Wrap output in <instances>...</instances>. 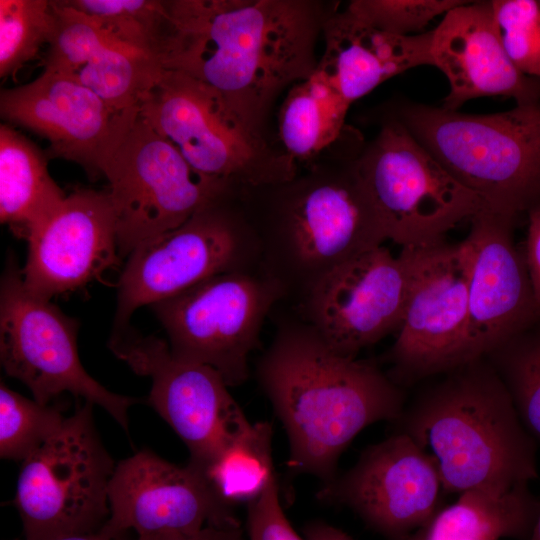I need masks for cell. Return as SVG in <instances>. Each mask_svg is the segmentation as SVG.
Listing matches in <instances>:
<instances>
[{
    "label": "cell",
    "mask_w": 540,
    "mask_h": 540,
    "mask_svg": "<svg viewBox=\"0 0 540 540\" xmlns=\"http://www.w3.org/2000/svg\"><path fill=\"white\" fill-rule=\"evenodd\" d=\"M164 3L162 68L205 84L264 136L277 97L315 71L317 41L336 6L316 0Z\"/></svg>",
    "instance_id": "cell-1"
},
{
    "label": "cell",
    "mask_w": 540,
    "mask_h": 540,
    "mask_svg": "<svg viewBox=\"0 0 540 540\" xmlns=\"http://www.w3.org/2000/svg\"><path fill=\"white\" fill-rule=\"evenodd\" d=\"M256 378L286 431L288 467L324 485L357 434L405 407L404 388L379 365L336 353L300 317L278 322Z\"/></svg>",
    "instance_id": "cell-2"
},
{
    "label": "cell",
    "mask_w": 540,
    "mask_h": 540,
    "mask_svg": "<svg viewBox=\"0 0 540 540\" xmlns=\"http://www.w3.org/2000/svg\"><path fill=\"white\" fill-rule=\"evenodd\" d=\"M290 180L242 188L261 270L298 302L325 276L387 240L357 156L322 157Z\"/></svg>",
    "instance_id": "cell-3"
},
{
    "label": "cell",
    "mask_w": 540,
    "mask_h": 540,
    "mask_svg": "<svg viewBox=\"0 0 540 540\" xmlns=\"http://www.w3.org/2000/svg\"><path fill=\"white\" fill-rule=\"evenodd\" d=\"M430 379L396 422L434 459L444 491L538 477L536 441L485 356Z\"/></svg>",
    "instance_id": "cell-4"
},
{
    "label": "cell",
    "mask_w": 540,
    "mask_h": 540,
    "mask_svg": "<svg viewBox=\"0 0 540 540\" xmlns=\"http://www.w3.org/2000/svg\"><path fill=\"white\" fill-rule=\"evenodd\" d=\"M392 111L486 208L518 219L540 206V98L487 115L413 102Z\"/></svg>",
    "instance_id": "cell-5"
},
{
    "label": "cell",
    "mask_w": 540,
    "mask_h": 540,
    "mask_svg": "<svg viewBox=\"0 0 540 540\" xmlns=\"http://www.w3.org/2000/svg\"><path fill=\"white\" fill-rule=\"evenodd\" d=\"M139 113L194 169L235 188L284 182L299 170L215 91L183 73L163 70L141 101Z\"/></svg>",
    "instance_id": "cell-6"
},
{
    "label": "cell",
    "mask_w": 540,
    "mask_h": 540,
    "mask_svg": "<svg viewBox=\"0 0 540 540\" xmlns=\"http://www.w3.org/2000/svg\"><path fill=\"white\" fill-rule=\"evenodd\" d=\"M259 243L239 197L226 194L177 228L135 248L117 285L111 334L125 332L133 313L213 276L261 269Z\"/></svg>",
    "instance_id": "cell-7"
},
{
    "label": "cell",
    "mask_w": 540,
    "mask_h": 540,
    "mask_svg": "<svg viewBox=\"0 0 540 540\" xmlns=\"http://www.w3.org/2000/svg\"><path fill=\"white\" fill-rule=\"evenodd\" d=\"M116 219L121 258L173 230L234 186L194 169L139 113L131 116L101 164Z\"/></svg>",
    "instance_id": "cell-8"
},
{
    "label": "cell",
    "mask_w": 540,
    "mask_h": 540,
    "mask_svg": "<svg viewBox=\"0 0 540 540\" xmlns=\"http://www.w3.org/2000/svg\"><path fill=\"white\" fill-rule=\"evenodd\" d=\"M85 402L21 462L14 504L25 540H55L100 530L110 515L108 486L115 465Z\"/></svg>",
    "instance_id": "cell-9"
},
{
    "label": "cell",
    "mask_w": 540,
    "mask_h": 540,
    "mask_svg": "<svg viewBox=\"0 0 540 540\" xmlns=\"http://www.w3.org/2000/svg\"><path fill=\"white\" fill-rule=\"evenodd\" d=\"M357 165L387 240L401 248L443 240L450 229L486 208L391 115L359 151Z\"/></svg>",
    "instance_id": "cell-10"
},
{
    "label": "cell",
    "mask_w": 540,
    "mask_h": 540,
    "mask_svg": "<svg viewBox=\"0 0 540 540\" xmlns=\"http://www.w3.org/2000/svg\"><path fill=\"white\" fill-rule=\"evenodd\" d=\"M283 299L281 286L257 269L213 276L150 308L176 358L213 368L232 387L248 380L263 324Z\"/></svg>",
    "instance_id": "cell-11"
},
{
    "label": "cell",
    "mask_w": 540,
    "mask_h": 540,
    "mask_svg": "<svg viewBox=\"0 0 540 540\" xmlns=\"http://www.w3.org/2000/svg\"><path fill=\"white\" fill-rule=\"evenodd\" d=\"M79 323L51 300L27 290L14 254L0 281V361L5 373L24 383L34 400L49 404L64 392L104 408L126 431L128 409L138 399L115 394L80 362Z\"/></svg>",
    "instance_id": "cell-12"
},
{
    "label": "cell",
    "mask_w": 540,
    "mask_h": 540,
    "mask_svg": "<svg viewBox=\"0 0 540 540\" xmlns=\"http://www.w3.org/2000/svg\"><path fill=\"white\" fill-rule=\"evenodd\" d=\"M409 265L402 323L383 357L401 387L471 361L468 340V250L446 239L401 248Z\"/></svg>",
    "instance_id": "cell-13"
},
{
    "label": "cell",
    "mask_w": 540,
    "mask_h": 540,
    "mask_svg": "<svg viewBox=\"0 0 540 540\" xmlns=\"http://www.w3.org/2000/svg\"><path fill=\"white\" fill-rule=\"evenodd\" d=\"M108 346L136 374L151 379L148 404L185 443L191 466L204 474L253 428L228 384L213 368L176 358L166 340L132 327L111 334Z\"/></svg>",
    "instance_id": "cell-14"
},
{
    "label": "cell",
    "mask_w": 540,
    "mask_h": 540,
    "mask_svg": "<svg viewBox=\"0 0 540 540\" xmlns=\"http://www.w3.org/2000/svg\"><path fill=\"white\" fill-rule=\"evenodd\" d=\"M409 265L383 245L340 265L298 302L299 317L336 353H358L397 332L404 316Z\"/></svg>",
    "instance_id": "cell-15"
},
{
    "label": "cell",
    "mask_w": 540,
    "mask_h": 540,
    "mask_svg": "<svg viewBox=\"0 0 540 540\" xmlns=\"http://www.w3.org/2000/svg\"><path fill=\"white\" fill-rule=\"evenodd\" d=\"M442 479L434 459L407 433L367 447L317 496L346 505L388 540H409L437 515Z\"/></svg>",
    "instance_id": "cell-16"
},
{
    "label": "cell",
    "mask_w": 540,
    "mask_h": 540,
    "mask_svg": "<svg viewBox=\"0 0 540 540\" xmlns=\"http://www.w3.org/2000/svg\"><path fill=\"white\" fill-rule=\"evenodd\" d=\"M110 515L103 528L138 536L190 532L207 525L238 522L232 506L206 474L187 464L170 463L142 450L120 461L108 486Z\"/></svg>",
    "instance_id": "cell-17"
},
{
    "label": "cell",
    "mask_w": 540,
    "mask_h": 540,
    "mask_svg": "<svg viewBox=\"0 0 540 540\" xmlns=\"http://www.w3.org/2000/svg\"><path fill=\"white\" fill-rule=\"evenodd\" d=\"M517 218L482 209L463 240L468 250V340L471 360L483 357L538 322Z\"/></svg>",
    "instance_id": "cell-18"
},
{
    "label": "cell",
    "mask_w": 540,
    "mask_h": 540,
    "mask_svg": "<svg viewBox=\"0 0 540 540\" xmlns=\"http://www.w3.org/2000/svg\"><path fill=\"white\" fill-rule=\"evenodd\" d=\"M118 111L81 84L44 68L33 81L0 93V114L10 125L30 130L49 143V158L80 165L91 178L131 116Z\"/></svg>",
    "instance_id": "cell-19"
},
{
    "label": "cell",
    "mask_w": 540,
    "mask_h": 540,
    "mask_svg": "<svg viewBox=\"0 0 540 540\" xmlns=\"http://www.w3.org/2000/svg\"><path fill=\"white\" fill-rule=\"evenodd\" d=\"M26 241L24 285L48 300L86 285L121 259L107 190L76 189L66 195Z\"/></svg>",
    "instance_id": "cell-20"
},
{
    "label": "cell",
    "mask_w": 540,
    "mask_h": 540,
    "mask_svg": "<svg viewBox=\"0 0 540 540\" xmlns=\"http://www.w3.org/2000/svg\"><path fill=\"white\" fill-rule=\"evenodd\" d=\"M431 56L450 84L443 108L457 110L483 96L511 97L516 104L540 98V80L521 73L500 39L491 1L468 2L448 11L432 30Z\"/></svg>",
    "instance_id": "cell-21"
},
{
    "label": "cell",
    "mask_w": 540,
    "mask_h": 540,
    "mask_svg": "<svg viewBox=\"0 0 540 540\" xmlns=\"http://www.w3.org/2000/svg\"><path fill=\"white\" fill-rule=\"evenodd\" d=\"M52 2L55 30L44 68L88 88L118 111L139 108L164 70L159 61L118 42L62 0Z\"/></svg>",
    "instance_id": "cell-22"
},
{
    "label": "cell",
    "mask_w": 540,
    "mask_h": 540,
    "mask_svg": "<svg viewBox=\"0 0 540 540\" xmlns=\"http://www.w3.org/2000/svg\"><path fill=\"white\" fill-rule=\"evenodd\" d=\"M324 52L317 68L352 104L384 81L409 69L432 65V30L397 36L377 30L336 9L326 19Z\"/></svg>",
    "instance_id": "cell-23"
},
{
    "label": "cell",
    "mask_w": 540,
    "mask_h": 540,
    "mask_svg": "<svg viewBox=\"0 0 540 540\" xmlns=\"http://www.w3.org/2000/svg\"><path fill=\"white\" fill-rule=\"evenodd\" d=\"M528 485H486L466 490L409 540L529 539L540 501Z\"/></svg>",
    "instance_id": "cell-24"
},
{
    "label": "cell",
    "mask_w": 540,
    "mask_h": 540,
    "mask_svg": "<svg viewBox=\"0 0 540 540\" xmlns=\"http://www.w3.org/2000/svg\"><path fill=\"white\" fill-rule=\"evenodd\" d=\"M49 156L8 123L0 125V220L27 240L66 197L48 170Z\"/></svg>",
    "instance_id": "cell-25"
},
{
    "label": "cell",
    "mask_w": 540,
    "mask_h": 540,
    "mask_svg": "<svg viewBox=\"0 0 540 540\" xmlns=\"http://www.w3.org/2000/svg\"><path fill=\"white\" fill-rule=\"evenodd\" d=\"M350 103L319 68L294 84L278 112L281 149L299 167L318 159L340 138Z\"/></svg>",
    "instance_id": "cell-26"
},
{
    "label": "cell",
    "mask_w": 540,
    "mask_h": 540,
    "mask_svg": "<svg viewBox=\"0 0 540 540\" xmlns=\"http://www.w3.org/2000/svg\"><path fill=\"white\" fill-rule=\"evenodd\" d=\"M272 433L271 423H254L246 436L228 447L207 469L206 476L227 504H248L263 491L275 472Z\"/></svg>",
    "instance_id": "cell-27"
},
{
    "label": "cell",
    "mask_w": 540,
    "mask_h": 540,
    "mask_svg": "<svg viewBox=\"0 0 540 540\" xmlns=\"http://www.w3.org/2000/svg\"><path fill=\"white\" fill-rule=\"evenodd\" d=\"M485 357L505 385L522 424L540 442V321Z\"/></svg>",
    "instance_id": "cell-28"
},
{
    "label": "cell",
    "mask_w": 540,
    "mask_h": 540,
    "mask_svg": "<svg viewBox=\"0 0 540 540\" xmlns=\"http://www.w3.org/2000/svg\"><path fill=\"white\" fill-rule=\"evenodd\" d=\"M62 1L91 18L118 42L160 63L168 20L164 0Z\"/></svg>",
    "instance_id": "cell-29"
},
{
    "label": "cell",
    "mask_w": 540,
    "mask_h": 540,
    "mask_svg": "<svg viewBox=\"0 0 540 540\" xmlns=\"http://www.w3.org/2000/svg\"><path fill=\"white\" fill-rule=\"evenodd\" d=\"M55 10L48 0H0V76L18 71L49 44Z\"/></svg>",
    "instance_id": "cell-30"
},
{
    "label": "cell",
    "mask_w": 540,
    "mask_h": 540,
    "mask_svg": "<svg viewBox=\"0 0 540 540\" xmlns=\"http://www.w3.org/2000/svg\"><path fill=\"white\" fill-rule=\"evenodd\" d=\"M61 405H42L0 384V456L24 461L63 425Z\"/></svg>",
    "instance_id": "cell-31"
},
{
    "label": "cell",
    "mask_w": 540,
    "mask_h": 540,
    "mask_svg": "<svg viewBox=\"0 0 540 540\" xmlns=\"http://www.w3.org/2000/svg\"><path fill=\"white\" fill-rule=\"evenodd\" d=\"M502 46L524 75L540 80V2L493 0Z\"/></svg>",
    "instance_id": "cell-32"
},
{
    "label": "cell",
    "mask_w": 540,
    "mask_h": 540,
    "mask_svg": "<svg viewBox=\"0 0 540 540\" xmlns=\"http://www.w3.org/2000/svg\"><path fill=\"white\" fill-rule=\"evenodd\" d=\"M458 0H353L346 9L365 24L397 36L421 32L435 17L463 4Z\"/></svg>",
    "instance_id": "cell-33"
},
{
    "label": "cell",
    "mask_w": 540,
    "mask_h": 540,
    "mask_svg": "<svg viewBox=\"0 0 540 540\" xmlns=\"http://www.w3.org/2000/svg\"><path fill=\"white\" fill-rule=\"evenodd\" d=\"M247 505L250 540H303L283 511L275 472L260 495Z\"/></svg>",
    "instance_id": "cell-34"
},
{
    "label": "cell",
    "mask_w": 540,
    "mask_h": 540,
    "mask_svg": "<svg viewBox=\"0 0 540 540\" xmlns=\"http://www.w3.org/2000/svg\"><path fill=\"white\" fill-rule=\"evenodd\" d=\"M528 227L522 247L538 320L540 321V206L527 213Z\"/></svg>",
    "instance_id": "cell-35"
},
{
    "label": "cell",
    "mask_w": 540,
    "mask_h": 540,
    "mask_svg": "<svg viewBox=\"0 0 540 540\" xmlns=\"http://www.w3.org/2000/svg\"><path fill=\"white\" fill-rule=\"evenodd\" d=\"M239 521L223 525H207L190 532H168L138 536L137 540H241Z\"/></svg>",
    "instance_id": "cell-36"
},
{
    "label": "cell",
    "mask_w": 540,
    "mask_h": 540,
    "mask_svg": "<svg viewBox=\"0 0 540 540\" xmlns=\"http://www.w3.org/2000/svg\"><path fill=\"white\" fill-rule=\"evenodd\" d=\"M305 540H353L344 531L323 522H315L305 529Z\"/></svg>",
    "instance_id": "cell-37"
},
{
    "label": "cell",
    "mask_w": 540,
    "mask_h": 540,
    "mask_svg": "<svg viewBox=\"0 0 540 540\" xmlns=\"http://www.w3.org/2000/svg\"><path fill=\"white\" fill-rule=\"evenodd\" d=\"M123 535L124 534L109 532L102 527L100 530L93 533L71 535L55 540H124Z\"/></svg>",
    "instance_id": "cell-38"
},
{
    "label": "cell",
    "mask_w": 540,
    "mask_h": 540,
    "mask_svg": "<svg viewBox=\"0 0 540 540\" xmlns=\"http://www.w3.org/2000/svg\"><path fill=\"white\" fill-rule=\"evenodd\" d=\"M528 540H540V511H539L536 523L534 525V528L532 530V533Z\"/></svg>",
    "instance_id": "cell-39"
}]
</instances>
